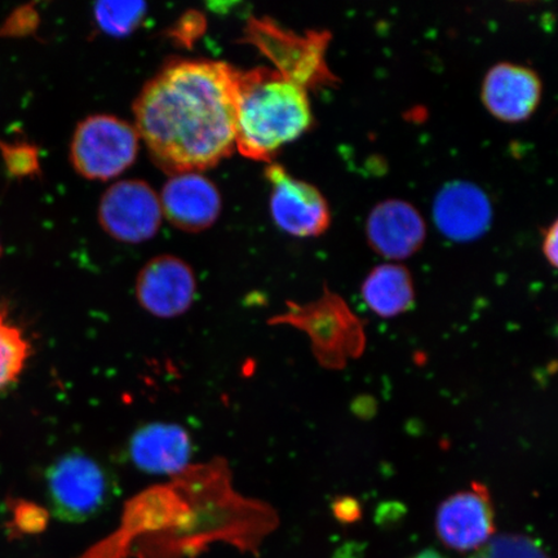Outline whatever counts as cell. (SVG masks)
Listing matches in <instances>:
<instances>
[{
	"label": "cell",
	"mask_w": 558,
	"mask_h": 558,
	"mask_svg": "<svg viewBox=\"0 0 558 558\" xmlns=\"http://www.w3.org/2000/svg\"><path fill=\"white\" fill-rule=\"evenodd\" d=\"M472 558H548L532 541L522 536L505 535L488 542Z\"/></svg>",
	"instance_id": "cell-17"
},
{
	"label": "cell",
	"mask_w": 558,
	"mask_h": 558,
	"mask_svg": "<svg viewBox=\"0 0 558 558\" xmlns=\"http://www.w3.org/2000/svg\"><path fill=\"white\" fill-rule=\"evenodd\" d=\"M542 83L532 69L501 62L488 70L483 100L488 113L501 122L527 120L541 102Z\"/></svg>",
	"instance_id": "cell-11"
},
{
	"label": "cell",
	"mask_w": 558,
	"mask_h": 558,
	"mask_svg": "<svg viewBox=\"0 0 558 558\" xmlns=\"http://www.w3.org/2000/svg\"><path fill=\"white\" fill-rule=\"evenodd\" d=\"M138 143V132L130 123L113 116H90L76 128L70 157L81 177L109 180L135 162Z\"/></svg>",
	"instance_id": "cell-4"
},
{
	"label": "cell",
	"mask_w": 558,
	"mask_h": 558,
	"mask_svg": "<svg viewBox=\"0 0 558 558\" xmlns=\"http://www.w3.org/2000/svg\"><path fill=\"white\" fill-rule=\"evenodd\" d=\"M239 80L240 70L226 62L179 61L144 87L135 129L159 167L199 172L232 155Z\"/></svg>",
	"instance_id": "cell-1"
},
{
	"label": "cell",
	"mask_w": 558,
	"mask_h": 558,
	"mask_svg": "<svg viewBox=\"0 0 558 558\" xmlns=\"http://www.w3.org/2000/svg\"><path fill=\"white\" fill-rule=\"evenodd\" d=\"M45 484L51 513L70 523L97 518L120 492L114 473L100 460L80 450L56 459L46 471Z\"/></svg>",
	"instance_id": "cell-3"
},
{
	"label": "cell",
	"mask_w": 558,
	"mask_h": 558,
	"mask_svg": "<svg viewBox=\"0 0 558 558\" xmlns=\"http://www.w3.org/2000/svg\"><path fill=\"white\" fill-rule=\"evenodd\" d=\"M436 226L446 239L469 242L486 233L493 208L477 185L453 181L437 194L434 205Z\"/></svg>",
	"instance_id": "cell-13"
},
{
	"label": "cell",
	"mask_w": 558,
	"mask_h": 558,
	"mask_svg": "<svg viewBox=\"0 0 558 558\" xmlns=\"http://www.w3.org/2000/svg\"><path fill=\"white\" fill-rule=\"evenodd\" d=\"M128 453L138 471L151 476H174L191 463L194 442L183 425L155 422L132 434Z\"/></svg>",
	"instance_id": "cell-8"
},
{
	"label": "cell",
	"mask_w": 558,
	"mask_h": 558,
	"mask_svg": "<svg viewBox=\"0 0 558 558\" xmlns=\"http://www.w3.org/2000/svg\"><path fill=\"white\" fill-rule=\"evenodd\" d=\"M11 511L12 526L21 534H38L47 527L48 512L38 505L17 500Z\"/></svg>",
	"instance_id": "cell-19"
},
{
	"label": "cell",
	"mask_w": 558,
	"mask_h": 558,
	"mask_svg": "<svg viewBox=\"0 0 558 558\" xmlns=\"http://www.w3.org/2000/svg\"><path fill=\"white\" fill-rule=\"evenodd\" d=\"M0 255H2V244H0Z\"/></svg>",
	"instance_id": "cell-23"
},
{
	"label": "cell",
	"mask_w": 558,
	"mask_h": 558,
	"mask_svg": "<svg viewBox=\"0 0 558 558\" xmlns=\"http://www.w3.org/2000/svg\"><path fill=\"white\" fill-rule=\"evenodd\" d=\"M159 201L171 225L186 232H201L214 226L221 211L218 187L199 172L173 174Z\"/></svg>",
	"instance_id": "cell-9"
},
{
	"label": "cell",
	"mask_w": 558,
	"mask_h": 558,
	"mask_svg": "<svg viewBox=\"0 0 558 558\" xmlns=\"http://www.w3.org/2000/svg\"><path fill=\"white\" fill-rule=\"evenodd\" d=\"M362 296L378 316H399L414 303L413 279L401 265H379L362 284Z\"/></svg>",
	"instance_id": "cell-14"
},
{
	"label": "cell",
	"mask_w": 558,
	"mask_h": 558,
	"mask_svg": "<svg viewBox=\"0 0 558 558\" xmlns=\"http://www.w3.org/2000/svg\"><path fill=\"white\" fill-rule=\"evenodd\" d=\"M0 151L12 177H32L39 171L38 151L34 146L0 142Z\"/></svg>",
	"instance_id": "cell-18"
},
{
	"label": "cell",
	"mask_w": 558,
	"mask_h": 558,
	"mask_svg": "<svg viewBox=\"0 0 558 558\" xmlns=\"http://www.w3.org/2000/svg\"><path fill=\"white\" fill-rule=\"evenodd\" d=\"M267 178L271 185V218L283 232L299 239H308L329 229L330 207L316 186L292 178L277 165L268 167Z\"/></svg>",
	"instance_id": "cell-6"
},
{
	"label": "cell",
	"mask_w": 558,
	"mask_h": 558,
	"mask_svg": "<svg viewBox=\"0 0 558 558\" xmlns=\"http://www.w3.org/2000/svg\"><path fill=\"white\" fill-rule=\"evenodd\" d=\"M415 558H444L441 555L434 553V550H425V553L416 556Z\"/></svg>",
	"instance_id": "cell-22"
},
{
	"label": "cell",
	"mask_w": 558,
	"mask_h": 558,
	"mask_svg": "<svg viewBox=\"0 0 558 558\" xmlns=\"http://www.w3.org/2000/svg\"><path fill=\"white\" fill-rule=\"evenodd\" d=\"M313 121L306 87L279 70L240 72L235 148L243 157L269 160L308 131Z\"/></svg>",
	"instance_id": "cell-2"
},
{
	"label": "cell",
	"mask_w": 558,
	"mask_h": 558,
	"mask_svg": "<svg viewBox=\"0 0 558 558\" xmlns=\"http://www.w3.org/2000/svg\"><path fill=\"white\" fill-rule=\"evenodd\" d=\"M197 296V279L190 264L172 255L157 256L140 271L136 299L160 319L183 316Z\"/></svg>",
	"instance_id": "cell-7"
},
{
	"label": "cell",
	"mask_w": 558,
	"mask_h": 558,
	"mask_svg": "<svg viewBox=\"0 0 558 558\" xmlns=\"http://www.w3.org/2000/svg\"><path fill=\"white\" fill-rule=\"evenodd\" d=\"M32 357V345L0 305V392L17 383Z\"/></svg>",
	"instance_id": "cell-15"
},
{
	"label": "cell",
	"mask_w": 558,
	"mask_h": 558,
	"mask_svg": "<svg viewBox=\"0 0 558 558\" xmlns=\"http://www.w3.org/2000/svg\"><path fill=\"white\" fill-rule=\"evenodd\" d=\"M146 13L143 2H100L95 5V19L100 29L114 37H124L136 29Z\"/></svg>",
	"instance_id": "cell-16"
},
{
	"label": "cell",
	"mask_w": 558,
	"mask_h": 558,
	"mask_svg": "<svg viewBox=\"0 0 558 558\" xmlns=\"http://www.w3.org/2000/svg\"><path fill=\"white\" fill-rule=\"evenodd\" d=\"M335 511H337L338 518L341 521H353L357 519L360 509L357 505H353L352 500H340Z\"/></svg>",
	"instance_id": "cell-21"
},
{
	"label": "cell",
	"mask_w": 558,
	"mask_h": 558,
	"mask_svg": "<svg viewBox=\"0 0 558 558\" xmlns=\"http://www.w3.org/2000/svg\"><path fill=\"white\" fill-rule=\"evenodd\" d=\"M557 222L555 221L544 234L543 240V253L546 255L547 260L553 264V267H557V248H558V235H557Z\"/></svg>",
	"instance_id": "cell-20"
},
{
	"label": "cell",
	"mask_w": 558,
	"mask_h": 558,
	"mask_svg": "<svg viewBox=\"0 0 558 558\" xmlns=\"http://www.w3.org/2000/svg\"><path fill=\"white\" fill-rule=\"evenodd\" d=\"M436 527L446 546L465 553L483 547L494 533V513L480 486L446 499L437 512Z\"/></svg>",
	"instance_id": "cell-10"
},
{
	"label": "cell",
	"mask_w": 558,
	"mask_h": 558,
	"mask_svg": "<svg viewBox=\"0 0 558 558\" xmlns=\"http://www.w3.org/2000/svg\"><path fill=\"white\" fill-rule=\"evenodd\" d=\"M425 222L417 209L401 199H388L369 214L366 234L373 250L387 259L414 255L425 240Z\"/></svg>",
	"instance_id": "cell-12"
},
{
	"label": "cell",
	"mask_w": 558,
	"mask_h": 558,
	"mask_svg": "<svg viewBox=\"0 0 558 558\" xmlns=\"http://www.w3.org/2000/svg\"><path fill=\"white\" fill-rule=\"evenodd\" d=\"M162 207L155 191L142 180H123L104 193L99 221L114 240L125 243L145 242L158 233Z\"/></svg>",
	"instance_id": "cell-5"
}]
</instances>
